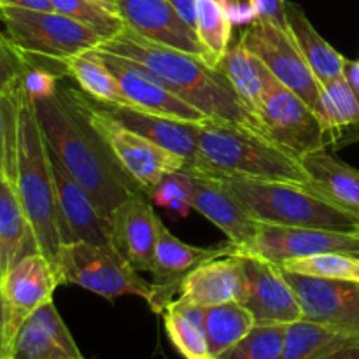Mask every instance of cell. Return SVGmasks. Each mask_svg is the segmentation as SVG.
I'll list each match as a JSON object with an SVG mask.
<instances>
[{
    "label": "cell",
    "mask_w": 359,
    "mask_h": 359,
    "mask_svg": "<svg viewBox=\"0 0 359 359\" xmlns=\"http://www.w3.org/2000/svg\"><path fill=\"white\" fill-rule=\"evenodd\" d=\"M34 104L42 135L51 153L90 193L105 216L111 217L116 207L128 196L144 193L116 163L104 140L67 100L60 86L56 95L34 100Z\"/></svg>",
    "instance_id": "cell-1"
},
{
    "label": "cell",
    "mask_w": 359,
    "mask_h": 359,
    "mask_svg": "<svg viewBox=\"0 0 359 359\" xmlns=\"http://www.w3.org/2000/svg\"><path fill=\"white\" fill-rule=\"evenodd\" d=\"M100 48L146 67L172 93L202 111L207 118L262 132L226 77L200 56L147 41L126 27Z\"/></svg>",
    "instance_id": "cell-2"
},
{
    "label": "cell",
    "mask_w": 359,
    "mask_h": 359,
    "mask_svg": "<svg viewBox=\"0 0 359 359\" xmlns=\"http://www.w3.org/2000/svg\"><path fill=\"white\" fill-rule=\"evenodd\" d=\"M184 170L216 179L311 182L300 158L265 133L210 118L200 123L196 153Z\"/></svg>",
    "instance_id": "cell-3"
},
{
    "label": "cell",
    "mask_w": 359,
    "mask_h": 359,
    "mask_svg": "<svg viewBox=\"0 0 359 359\" xmlns=\"http://www.w3.org/2000/svg\"><path fill=\"white\" fill-rule=\"evenodd\" d=\"M11 184L30 221L39 251L56 265L63 244L60 238L51 158L39 125L34 98L25 91L23 84L18 91L16 149Z\"/></svg>",
    "instance_id": "cell-4"
},
{
    "label": "cell",
    "mask_w": 359,
    "mask_h": 359,
    "mask_svg": "<svg viewBox=\"0 0 359 359\" xmlns=\"http://www.w3.org/2000/svg\"><path fill=\"white\" fill-rule=\"evenodd\" d=\"M217 181L258 223L359 233V216L333 202L312 182Z\"/></svg>",
    "instance_id": "cell-5"
},
{
    "label": "cell",
    "mask_w": 359,
    "mask_h": 359,
    "mask_svg": "<svg viewBox=\"0 0 359 359\" xmlns=\"http://www.w3.org/2000/svg\"><path fill=\"white\" fill-rule=\"evenodd\" d=\"M60 91L83 114L91 130L104 140L121 170L146 195L167 174L184 170V158L119 125L118 121L104 114L88 95L79 93L69 86H60Z\"/></svg>",
    "instance_id": "cell-6"
},
{
    "label": "cell",
    "mask_w": 359,
    "mask_h": 359,
    "mask_svg": "<svg viewBox=\"0 0 359 359\" xmlns=\"http://www.w3.org/2000/svg\"><path fill=\"white\" fill-rule=\"evenodd\" d=\"M0 21L6 25L7 39L23 55L48 62L63 77V60L93 51L105 42L93 28L56 11L46 13L4 6Z\"/></svg>",
    "instance_id": "cell-7"
},
{
    "label": "cell",
    "mask_w": 359,
    "mask_h": 359,
    "mask_svg": "<svg viewBox=\"0 0 359 359\" xmlns=\"http://www.w3.org/2000/svg\"><path fill=\"white\" fill-rule=\"evenodd\" d=\"M55 269L60 284H74L107 300L132 294L147 302L151 294V284L139 276V270L133 269L112 244H65Z\"/></svg>",
    "instance_id": "cell-8"
},
{
    "label": "cell",
    "mask_w": 359,
    "mask_h": 359,
    "mask_svg": "<svg viewBox=\"0 0 359 359\" xmlns=\"http://www.w3.org/2000/svg\"><path fill=\"white\" fill-rule=\"evenodd\" d=\"M259 126L270 140L297 158L326 149V132L318 112L294 91L273 79L259 111Z\"/></svg>",
    "instance_id": "cell-9"
},
{
    "label": "cell",
    "mask_w": 359,
    "mask_h": 359,
    "mask_svg": "<svg viewBox=\"0 0 359 359\" xmlns=\"http://www.w3.org/2000/svg\"><path fill=\"white\" fill-rule=\"evenodd\" d=\"M241 44L258 56L280 84L300 95L314 111H318L323 86L287 32L280 30L270 21L256 20L242 32Z\"/></svg>",
    "instance_id": "cell-10"
},
{
    "label": "cell",
    "mask_w": 359,
    "mask_h": 359,
    "mask_svg": "<svg viewBox=\"0 0 359 359\" xmlns=\"http://www.w3.org/2000/svg\"><path fill=\"white\" fill-rule=\"evenodd\" d=\"M284 276L300 300L305 321L359 340V283L290 272Z\"/></svg>",
    "instance_id": "cell-11"
},
{
    "label": "cell",
    "mask_w": 359,
    "mask_h": 359,
    "mask_svg": "<svg viewBox=\"0 0 359 359\" xmlns=\"http://www.w3.org/2000/svg\"><path fill=\"white\" fill-rule=\"evenodd\" d=\"M359 251V233L321 228L280 226L259 223L255 242L233 255H251L283 265L284 262L325 252Z\"/></svg>",
    "instance_id": "cell-12"
},
{
    "label": "cell",
    "mask_w": 359,
    "mask_h": 359,
    "mask_svg": "<svg viewBox=\"0 0 359 359\" xmlns=\"http://www.w3.org/2000/svg\"><path fill=\"white\" fill-rule=\"evenodd\" d=\"M244 263V294L241 304L256 325H293L304 319L300 300L283 269L266 259L241 255Z\"/></svg>",
    "instance_id": "cell-13"
},
{
    "label": "cell",
    "mask_w": 359,
    "mask_h": 359,
    "mask_svg": "<svg viewBox=\"0 0 359 359\" xmlns=\"http://www.w3.org/2000/svg\"><path fill=\"white\" fill-rule=\"evenodd\" d=\"M235 245L231 242L214 245V248H196L186 244L181 238L172 235L170 230L163 224L158 237L156 249L153 259V283H151V294L147 298V305L156 314H163L165 309L175 300V294L181 291L186 277L210 259L223 258L233 255Z\"/></svg>",
    "instance_id": "cell-14"
},
{
    "label": "cell",
    "mask_w": 359,
    "mask_h": 359,
    "mask_svg": "<svg viewBox=\"0 0 359 359\" xmlns=\"http://www.w3.org/2000/svg\"><path fill=\"white\" fill-rule=\"evenodd\" d=\"M49 158H51L53 179H55L62 244H76V242L97 245L112 244L111 219L98 209L90 193L65 170L51 149H49Z\"/></svg>",
    "instance_id": "cell-15"
},
{
    "label": "cell",
    "mask_w": 359,
    "mask_h": 359,
    "mask_svg": "<svg viewBox=\"0 0 359 359\" xmlns=\"http://www.w3.org/2000/svg\"><path fill=\"white\" fill-rule=\"evenodd\" d=\"M97 55L114 74L123 95L128 98L132 107L154 112V114L170 116L175 119H184V121L202 123L209 119L202 111L172 93L158 77H154L140 63L109 53L102 48L97 49Z\"/></svg>",
    "instance_id": "cell-16"
},
{
    "label": "cell",
    "mask_w": 359,
    "mask_h": 359,
    "mask_svg": "<svg viewBox=\"0 0 359 359\" xmlns=\"http://www.w3.org/2000/svg\"><path fill=\"white\" fill-rule=\"evenodd\" d=\"M58 286L60 277L55 265L42 252L25 256L4 273L0 287L6 302L11 340L25 319L42 305L53 302Z\"/></svg>",
    "instance_id": "cell-17"
},
{
    "label": "cell",
    "mask_w": 359,
    "mask_h": 359,
    "mask_svg": "<svg viewBox=\"0 0 359 359\" xmlns=\"http://www.w3.org/2000/svg\"><path fill=\"white\" fill-rule=\"evenodd\" d=\"M111 242L139 272L153 270L154 249L163 228L147 195L137 193L123 200L111 214Z\"/></svg>",
    "instance_id": "cell-18"
},
{
    "label": "cell",
    "mask_w": 359,
    "mask_h": 359,
    "mask_svg": "<svg viewBox=\"0 0 359 359\" xmlns=\"http://www.w3.org/2000/svg\"><path fill=\"white\" fill-rule=\"evenodd\" d=\"M126 28L140 37L205 60L195 28L189 27L168 0H116Z\"/></svg>",
    "instance_id": "cell-19"
},
{
    "label": "cell",
    "mask_w": 359,
    "mask_h": 359,
    "mask_svg": "<svg viewBox=\"0 0 359 359\" xmlns=\"http://www.w3.org/2000/svg\"><path fill=\"white\" fill-rule=\"evenodd\" d=\"M193 177L191 209L216 224L235 251L249 248L255 242L259 223L252 219L237 198L217 179L189 172Z\"/></svg>",
    "instance_id": "cell-20"
},
{
    "label": "cell",
    "mask_w": 359,
    "mask_h": 359,
    "mask_svg": "<svg viewBox=\"0 0 359 359\" xmlns=\"http://www.w3.org/2000/svg\"><path fill=\"white\" fill-rule=\"evenodd\" d=\"M11 359H84V356L58 309L53 302H48L25 319L14 333Z\"/></svg>",
    "instance_id": "cell-21"
},
{
    "label": "cell",
    "mask_w": 359,
    "mask_h": 359,
    "mask_svg": "<svg viewBox=\"0 0 359 359\" xmlns=\"http://www.w3.org/2000/svg\"><path fill=\"white\" fill-rule=\"evenodd\" d=\"M93 104L119 125L146 137L147 140L158 144L170 153L179 154L186 161L195 156L196 146H198L200 123L154 114V112L142 111L132 105L104 104L98 100H93Z\"/></svg>",
    "instance_id": "cell-22"
},
{
    "label": "cell",
    "mask_w": 359,
    "mask_h": 359,
    "mask_svg": "<svg viewBox=\"0 0 359 359\" xmlns=\"http://www.w3.org/2000/svg\"><path fill=\"white\" fill-rule=\"evenodd\" d=\"M244 294V263L241 255H228L196 266L182 283L177 300L198 307L238 302Z\"/></svg>",
    "instance_id": "cell-23"
},
{
    "label": "cell",
    "mask_w": 359,
    "mask_h": 359,
    "mask_svg": "<svg viewBox=\"0 0 359 359\" xmlns=\"http://www.w3.org/2000/svg\"><path fill=\"white\" fill-rule=\"evenodd\" d=\"M216 69H219V72L226 77L238 100L259 125V111L263 107L270 83L276 77L270 74L258 56L241 44V41L228 48Z\"/></svg>",
    "instance_id": "cell-24"
},
{
    "label": "cell",
    "mask_w": 359,
    "mask_h": 359,
    "mask_svg": "<svg viewBox=\"0 0 359 359\" xmlns=\"http://www.w3.org/2000/svg\"><path fill=\"white\" fill-rule=\"evenodd\" d=\"M286 18L290 35L297 42L298 49L321 83V86L342 77L347 58H344L332 44H328L321 37V34L316 30L304 9L298 4L286 0Z\"/></svg>",
    "instance_id": "cell-25"
},
{
    "label": "cell",
    "mask_w": 359,
    "mask_h": 359,
    "mask_svg": "<svg viewBox=\"0 0 359 359\" xmlns=\"http://www.w3.org/2000/svg\"><path fill=\"white\" fill-rule=\"evenodd\" d=\"M316 112L325 126L326 146L342 147L359 140V102L344 76L323 84Z\"/></svg>",
    "instance_id": "cell-26"
},
{
    "label": "cell",
    "mask_w": 359,
    "mask_h": 359,
    "mask_svg": "<svg viewBox=\"0 0 359 359\" xmlns=\"http://www.w3.org/2000/svg\"><path fill=\"white\" fill-rule=\"evenodd\" d=\"M41 252L30 221L16 189L7 179L0 182V269L2 276L25 256Z\"/></svg>",
    "instance_id": "cell-27"
},
{
    "label": "cell",
    "mask_w": 359,
    "mask_h": 359,
    "mask_svg": "<svg viewBox=\"0 0 359 359\" xmlns=\"http://www.w3.org/2000/svg\"><path fill=\"white\" fill-rule=\"evenodd\" d=\"M311 182L349 212L359 216V170L344 163L326 149L302 160Z\"/></svg>",
    "instance_id": "cell-28"
},
{
    "label": "cell",
    "mask_w": 359,
    "mask_h": 359,
    "mask_svg": "<svg viewBox=\"0 0 359 359\" xmlns=\"http://www.w3.org/2000/svg\"><path fill=\"white\" fill-rule=\"evenodd\" d=\"M255 318L238 302L205 307L202 328L212 359H219L233 346H237L252 328Z\"/></svg>",
    "instance_id": "cell-29"
},
{
    "label": "cell",
    "mask_w": 359,
    "mask_h": 359,
    "mask_svg": "<svg viewBox=\"0 0 359 359\" xmlns=\"http://www.w3.org/2000/svg\"><path fill=\"white\" fill-rule=\"evenodd\" d=\"M62 69L65 77H72L84 91V95L93 100L104 102V104L132 105L128 98L123 95L114 74L97 55V49L63 60Z\"/></svg>",
    "instance_id": "cell-30"
},
{
    "label": "cell",
    "mask_w": 359,
    "mask_h": 359,
    "mask_svg": "<svg viewBox=\"0 0 359 359\" xmlns=\"http://www.w3.org/2000/svg\"><path fill=\"white\" fill-rule=\"evenodd\" d=\"M349 344H359V340L302 319L293 325H287L286 339H284V347L279 359H314L326 351L349 346Z\"/></svg>",
    "instance_id": "cell-31"
},
{
    "label": "cell",
    "mask_w": 359,
    "mask_h": 359,
    "mask_svg": "<svg viewBox=\"0 0 359 359\" xmlns=\"http://www.w3.org/2000/svg\"><path fill=\"white\" fill-rule=\"evenodd\" d=\"M231 30L233 23L217 0H196L195 32L210 67H217L230 48Z\"/></svg>",
    "instance_id": "cell-32"
},
{
    "label": "cell",
    "mask_w": 359,
    "mask_h": 359,
    "mask_svg": "<svg viewBox=\"0 0 359 359\" xmlns=\"http://www.w3.org/2000/svg\"><path fill=\"white\" fill-rule=\"evenodd\" d=\"M284 272L321 279L359 283V258L349 252H325L284 262L279 265Z\"/></svg>",
    "instance_id": "cell-33"
},
{
    "label": "cell",
    "mask_w": 359,
    "mask_h": 359,
    "mask_svg": "<svg viewBox=\"0 0 359 359\" xmlns=\"http://www.w3.org/2000/svg\"><path fill=\"white\" fill-rule=\"evenodd\" d=\"M163 326L172 346L184 359H212L207 346L203 328L191 319L186 318L182 312L167 307L163 312Z\"/></svg>",
    "instance_id": "cell-34"
},
{
    "label": "cell",
    "mask_w": 359,
    "mask_h": 359,
    "mask_svg": "<svg viewBox=\"0 0 359 359\" xmlns=\"http://www.w3.org/2000/svg\"><path fill=\"white\" fill-rule=\"evenodd\" d=\"M287 325H255V328L219 359H279Z\"/></svg>",
    "instance_id": "cell-35"
},
{
    "label": "cell",
    "mask_w": 359,
    "mask_h": 359,
    "mask_svg": "<svg viewBox=\"0 0 359 359\" xmlns=\"http://www.w3.org/2000/svg\"><path fill=\"white\" fill-rule=\"evenodd\" d=\"M193 177L189 172L177 170L167 174L154 188L147 191V198L153 205L167 209L175 216L186 217L191 209Z\"/></svg>",
    "instance_id": "cell-36"
},
{
    "label": "cell",
    "mask_w": 359,
    "mask_h": 359,
    "mask_svg": "<svg viewBox=\"0 0 359 359\" xmlns=\"http://www.w3.org/2000/svg\"><path fill=\"white\" fill-rule=\"evenodd\" d=\"M51 4L56 13L65 14V16L88 25L97 34H100L105 41L118 35L125 28L121 18L95 6L90 0H51Z\"/></svg>",
    "instance_id": "cell-37"
},
{
    "label": "cell",
    "mask_w": 359,
    "mask_h": 359,
    "mask_svg": "<svg viewBox=\"0 0 359 359\" xmlns=\"http://www.w3.org/2000/svg\"><path fill=\"white\" fill-rule=\"evenodd\" d=\"M21 88V86H20ZM18 88L11 95H0V168L7 181H13L14 149H16Z\"/></svg>",
    "instance_id": "cell-38"
},
{
    "label": "cell",
    "mask_w": 359,
    "mask_h": 359,
    "mask_svg": "<svg viewBox=\"0 0 359 359\" xmlns=\"http://www.w3.org/2000/svg\"><path fill=\"white\" fill-rule=\"evenodd\" d=\"M27 56L0 34V95H11L23 84Z\"/></svg>",
    "instance_id": "cell-39"
},
{
    "label": "cell",
    "mask_w": 359,
    "mask_h": 359,
    "mask_svg": "<svg viewBox=\"0 0 359 359\" xmlns=\"http://www.w3.org/2000/svg\"><path fill=\"white\" fill-rule=\"evenodd\" d=\"M217 2L228 14L231 23L237 25V27H249L256 20H259L258 9L251 0H217Z\"/></svg>",
    "instance_id": "cell-40"
},
{
    "label": "cell",
    "mask_w": 359,
    "mask_h": 359,
    "mask_svg": "<svg viewBox=\"0 0 359 359\" xmlns=\"http://www.w3.org/2000/svg\"><path fill=\"white\" fill-rule=\"evenodd\" d=\"M258 9L259 20L270 21L280 30L287 32V18H286V0H251Z\"/></svg>",
    "instance_id": "cell-41"
},
{
    "label": "cell",
    "mask_w": 359,
    "mask_h": 359,
    "mask_svg": "<svg viewBox=\"0 0 359 359\" xmlns=\"http://www.w3.org/2000/svg\"><path fill=\"white\" fill-rule=\"evenodd\" d=\"M11 333L7 321L6 302H4L2 287H0V359H11Z\"/></svg>",
    "instance_id": "cell-42"
},
{
    "label": "cell",
    "mask_w": 359,
    "mask_h": 359,
    "mask_svg": "<svg viewBox=\"0 0 359 359\" xmlns=\"http://www.w3.org/2000/svg\"><path fill=\"white\" fill-rule=\"evenodd\" d=\"M168 2L189 27H196V0H168Z\"/></svg>",
    "instance_id": "cell-43"
},
{
    "label": "cell",
    "mask_w": 359,
    "mask_h": 359,
    "mask_svg": "<svg viewBox=\"0 0 359 359\" xmlns=\"http://www.w3.org/2000/svg\"><path fill=\"white\" fill-rule=\"evenodd\" d=\"M2 6L7 7H18V9H27V11H55L51 0H0Z\"/></svg>",
    "instance_id": "cell-44"
},
{
    "label": "cell",
    "mask_w": 359,
    "mask_h": 359,
    "mask_svg": "<svg viewBox=\"0 0 359 359\" xmlns=\"http://www.w3.org/2000/svg\"><path fill=\"white\" fill-rule=\"evenodd\" d=\"M314 359H359V344L335 347V349H330L326 353L319 354Z\"/></svg>",
    "instance_id": "cell-45"
},
{
    "label": "cell",
    "mask_w": 359,
    "mask_h": 359,
    "mask_svg": "<svg viewBox=\"0 0 359 359\" xmlns=\"http://www.w3.org/2000/svg\"><path fill=\"white\" fill-rule=\"evenodd\" d=\"M344 77H346L347 84H349L354 97H356V100L359 102V62L347 60L346 67H344Z\"/></svg>",
    "instance_id": "cell-46"
},
{
    "label": "cell",
    "mask_w": 359,
    "mask_h": 359,
    "mask_svg": "<svg viewBox=\"0 0 359 359\" xmlns=\"http://www.w3.org/2000/svg\"><path fill=\"white\" fill-rule=\"evenodd\" d=\"M90 2H93L95 6L102 7V9L107 11V13L119 16V14H118V4H116V0H90Z\"/></svg>",
    "instance_id": "cell-47"
},
{
    "label": "cell",
    "mask_w": 359,
    "mask_h": 359,
    "mask_svg": "<svg viewBox=\"0 0 359 359\" xmlns=\"http://www.w3.org/2000/svg\"><path fill=\"white\" fill-rule=\"evenodd\" d=\"M4 179H6V177H4V172H2V168H0V182H2Z\"/></svg>",
    "instance_id": "cell-48"
},
{
    "label": "cell",
    "mask_w": 359,
    "mask_h": 359,
    "mask_svg": "<svg viewBox=\"0 0 359 359\" xmlns=\"http://www.w3.org/2000/svg\"><path fill=\"white\" fill-rule=\"evenodd\" d=\"M349 255H353V256H356V258H359V251H354V252H349Z\"/></svg>",
    "instance_id": "cell-49"
},
{
    "label": "cell",
    "mask_w": 359,
    "mask_h": 359,
    "mask_svg": "<svg viewBox=\"0 0 359 359\" xmlns=\"http://www.w3.org/2000/svg\"><path fill=\"white\" fill-rule=\"evenodd\" d=\"M0 279H2V269H0Z\"/></svg>",
    "instance_id": "cell-50"
},
{
    "label": "cell",
    "mask_w": 359,
    "mask_h": 359,
    "mask_svg": "<svg viewBox=\"0 0 359 359\" xmlns=\"http://www.w3.org/2000/svg\"><path fill=\"white\" fill-rule=\"evenodd\" d=\"M2 7H4V6H2V4H0V13H2Z\"/></svg>",
    "instance_id": "cell-51"
}]
</instances>
